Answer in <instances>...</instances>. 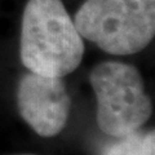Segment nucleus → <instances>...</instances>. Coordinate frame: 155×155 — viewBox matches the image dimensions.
<instances>
[{"instance_id":"0eeeda50","label":"nucleus","mask_w":155,"mask_h":155,"mask_svg":"<svg viewBox=\"0 0 155 155\" xmlns=\"http://www.w3.org/2000/svg\"><path fill=\"white\" fill-rule=\"evenodd\" d=\"M14 155H36V154H14Z\"/></svg>"},{"instance_id":"7ed1b4c3","label":"nucleus","mask_w":155,"mask_h":155,"mask_svg":"<svg viewBox=\"0 0 155 155\" xmlns=\"http://www.w3.org/2000/svg\"><path fill=\"white\" fill-rule=\"evenodd\" d=\"M89 81L97 100V125L105 134L125 137L149 120L153 106L137 67L106 61L92 69Z\"/></svg>"},{"instance_id":"20e7f679","label":"nucleus","mask_w":155,"mask_h":155,"mask_svg":"<svg viewBox=\"0 0 155 155\" xmlns=\"http://www.w3.org/2000/svg\"><path fill=\"white\" fill-rule=\"evenodd\" d=\"M19 115L40 137H54L69 119L70 97L61 78L27 72L18 81Z\"/></svg>"},{"instance_id":"f257e3e1","label":"nucleus","mask_w":155,"mask_h":155,"mask_svg":"<svg viewBox=\"0 0 155 155\" xmlns=\"http://www.w3.org/2000/svg\"><path fill=\"white\" fill-rule=\"evenodd\" d=\"M84 41L62 0H28L23 9L19 56L31 72L62 78L75 71Z\"/></svg>"},{"instance_id":"f03ea898","label":"nucleus","mask_w":155,"mask_h":155,"mask_svg":"<svg viewBox=\"0 0 155 155\" xmlns=\"http://www.w3.org/2000/svg\"><path fill=\"white\" fill-rule=\"evenodd\" d=\"M74 23L81 38L109 54H134L154 39L155 0H85Z\"/></svg>"},{"instance_id":"39448f33","label":"nucleus","mask_w":155,"mask_h":155,"mask_svg":"<svg viewBox=\"0 0 155 155\" xmlns=\"http://www.w3.org/2000/svg\"><path fill=\"white\" fill-rule=\"evenodd\" d=\"M143 134L134 132L125 137H120V141L106 150L105 155H140Z\"/></svg>"},{"instance_id":"423d86ee","label":"nucleus","mask_w":155,"mask_h":155,"mask_svg":"<svg viewBox=\"0 0 155 155\" xmlns=\"http://www.w3.org/2000/svg\"><path fill=\"white\" fill-rule=\"evenodd\" d=\"M140 155H155V133L154 129L146 133L142 138Z\"/></svg>"}]
</instances>
